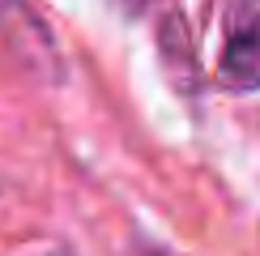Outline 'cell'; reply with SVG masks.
Masks as SVG:
<instances>
[{
	"label": "cell",
	"instance_id": "7a4b0ae2",
	"mask_svg": "<svg viewBox=\"0 0 260 256\" xmlns=\"http://www.w3.org/2000/svg\"><path fill=\"white\" fill-rule=\"evenodd\" d=\"M51 256H73V252H51Z\"/></svg>",
	"mask_w": 260,
	"mask_h": 256
},
{
	"label": "cell",
	"instance_id": "6da1fadb",
	"mask_svg": "<svg viewBox=\"0 0 260 256\" xmlns=\"http://www.w3.org/2000/svg\"><path fill=\"white\" fill-rule=\"evenodd\" d=\"M218 81L231 90H260V0H231L226 5Z\"/></svg>",
	"mask_w": 260,
	"mask_h": 256
}]
</instances>
